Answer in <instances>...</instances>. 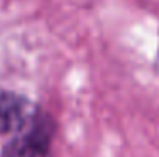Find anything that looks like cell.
Listing matches in <instances>:
<instances>
[{"mask_svg": "<svg viewBox=\"0 0 159 157\" xmlns=\"http://www.w3.org/2000/svg\"><path fill=\"white\" fill-rule=\"evenodd\" d=\"M52 137L54 122L39 108L27 127L16 133V137L2 149L0 157H51Z\"/></svg>", "mask_w": 159, "mask_h": 157, "instance_id": "cell-1", "label": "cell"}, {"mask_svg": "<svg viewBox=\"0 0 159 157\" xmlns=\"http://www.w3.org/2000/svg\"><path fill=\"white\" fill-rule=\"evenodd\" d=\"M37 110L39 107L24 95L2 89L0 91V135L19 133L22 129L27 127Z\"/></svg>", "mask_w": 159, "mask_h": 157, "instance_id": "cell-2", "label": "cell"}, {"mask_svg": "<svg viewBox=\"0 0 159 157\" xmlns=\"http://www.w3.org/2000/svg\"><path fill=\"white\" fill-rule=\"evenodd\" d=\"M157 64H159V54H157Z\"/></svg>", "mask_w": 159, "mask_h": 157, "instance_id": "cell-3", "label": "cell"}]
</instances>
